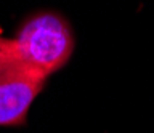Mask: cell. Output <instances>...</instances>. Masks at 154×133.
I'll list each match as a JSON object with an SVG mask.
<instances>
[{
  "label": "cell",
  "instance_id": "obj_1",
  "mask_svg": "<svg viewBox=\"0 0 154 133\" xmlns=\"http://www.w3.org/2000/svg\"><path fill=\"white\" fill-rule=\"evenodd\" d=\"M11 40L18 55L47 77L64 68L75 47L69 23L53 11L27 18Z\"/></svg>",
  "mask_w": 154,
  "mask_h": 133
},
{
  "label": "cell",
  "instance_id": "obj_2",
  "mask_svg": "<svg viewBox=\"0 0 154 133\" xmlns=\"http://www.w3.org/2000/svg\"><path fill=\"white\" fill-rule=\"evenodd\" d=\"M47 75L18 55L11 39L0 37V127H24Z\"/></svg>",
  "mask_w": 154,
  "mask_h": 133
}]
</instances>
